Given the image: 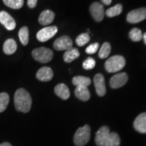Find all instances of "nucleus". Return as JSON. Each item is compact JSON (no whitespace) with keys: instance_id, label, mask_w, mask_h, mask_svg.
Instances as JSON below:
<instances>
[{"instance_id":"1","label":"nucleus","mask_w":146,"mask_h":146,"mask_svg":"<svg viewBox=\"0 0 146 146\" xmlns=\"http://www.w3.org/2000/svg\"><path fill=\"white\" fill-rule=\"evenodd\" d=\"M15 108L18 112L27 113L32 106V98L26 89L20 88L16 90L14 98Z\"/></svg>"},{"instance_id":"2","label":"nucleus","mask_w":146,"mask_h":146,"mask_svg":"<svg viewBox=\"0 0 146 146\" xmlns=\"http://www.w3.org/2000/svg\"><path fill=\"white\" fill-rule=\"evenodd\" d=\"M126 61L122 56H114L108 58L105 63V68L108 72L113 73L121 70L125 67Z\"/></svg>"},{"instance_id":"3","label":"nucleus","mask_w":146,"mask_h":146,"mask_svg":"<svg viewBox=\"0 0 146 146\" xmlns=\"http://www.w3.org/2000/svg\"><path fill=\"white\" fill-rule=\"evenodd\" d=\"M91 137V129L89 125L80 127L74 136V143L77 146H83L88 143Z\"/></svg>"},{"instance_id":"4","label":"nucleus","mask_w":146,"mask_h":146,"mask_svg":"<svg viewBox=\"0 0 146 146\" xmlns=\"http://www.w3.org/2000/svg\"><path fill=\"white\" fill-rule=\"evenodd\" d=\"M32 56L34 59L40 63H48L54 57V53L50 49L41 47L33 50Z\"/></svg>"},{"instance_id":"5","label":"nucleus","mask_w":146,"mask_h":146,"mask_svg":"<svg viewBox=\"0 0 146 146\" xmlns=\"http://www.w3.org/2000/svg\"><path fill=\"white\" fill-rule=\"evenodd\" d=\"M146 18V8H141L132 10L127 14V21L129 23H138Z\"/></svg>"},{"instance_id":"6","label":"nucleus","mask_w":146,"mask_h":146,"mask_svg":"<svg viewBox=\"0 0 146 146\" xmlns=\"http://www.w3.org/2000/svg\"><path fill=\"white\" fill-rule=\"evenodd\" d=\"M57 32L58 27L56 26L45 27L36 33V39L41 42H46L52 38Z\"/></svg>"},{"instance_id":"7","label":"nucleus","mask_w":146,"mask_h":146,"mask_svg":"<svg viewBox=\"0 0 146 146\" xmlns=\"http://www.w3.org/2000/svg\"><path fill=\"white\" fill-rule=\"evenodd\" d=\"M72 41L68 36L64 35L58 38L54 43V48L57 51L68 50L72 48Z\"/></svg>"},{"instance_id":"8","label":"nucleus","mask_w":146,"mask_h":146,"mask_svg":"<svg viewBox=\"0 0 146 146\" xmlns=\"http://www.w3.org/2000/svg\"><path fill=\"white\" fill-rule=\"evenodd\" d=\"M110 132V129L107 126H103L97 131L96 134L95 141L98 146H105L108 138Z\"/></svg>"},{"instance_id":"9","label":"nucleus","mask_w":146,"mask_h":146,"mask_svg":"<svg viewBox=\"0 0 146 146\" xmlns=\"http://www.w3.org/2000/svg\"><path fill=\"white\" fill-rule=\"evenodd\" d=\"M91 14L97 22H101L104 18V9L103 5L99 2H94L91 5Z\"/></svg>"},{"instance_id":"10","label":"nucleus","mask_w":146,"mask_h":146,"mask_svg":"<svg viewBox=\"0 0 146 146\" xmlns=\"http://www.w3.org/2000/svg\"><path fill=\"white\" fill-rule=\"evenodd\" d=\"M128 81V75L125 72L115 74L111 78L110 85L112 89H118L124 86Z\"/></svg>"},{"instance_id":"11","label":"nucleus","mask_w":146,"mask_h":146,"mask_svg":"<svg viewBox=\"0 0 146 146\" xmlns=\"http://www.w3.org/2000/svg\"><path fill=\"white\" fill-rule=\"evenodd\" d=\"M0 23L8 31L14 30L16 27L15 20L5 11L0 12Z\"/></svg>"},{"instance_id":"12","label":"nucleus","mask_w":146,"mask_h":146,"mask_svg":"<svg viewBox=\"0 0 146 146\" xmlns=\"http://www.w3.org/2000/svg\"><path fill=\"white\" fill-rule=\"evenodd\" d=\"M94 82L97 94L100 97L104 96L106 93V88L105 79L104 76L102 74L98 73L94 76Z\"/></svg>"},{"instance_id":"13","label":"nucleus","mask_w":146,"mask_h":146,"mask_svg":"<svg viewBox=\"0 0 146 146\" xmlns=\"http://www.w3.org/2000/svg\"><path fill=\"white\" fill-rule=\"evenodd\" d=\"M36 76L38 80L43 82L50 81L54 76V72L50 68L47 66L42 67L37 71Z\"/></svg>"},{"instance_id":"14","label":"nucleus","mask_w":146,"mask_h":146,"mask_svg":"<svg viewBox=\"0 0 146 146\" xmlns=\"http://www.w3.org/2000/svg\"><path fill=\"white\" fill-rule=\"evenodd\" d=\"M133 126L138 132L146 134V112L140 114L135 118Z\"/></svg>"},{"instance_id":"15","label":"nucleus","mask_w":146,"mask_h":146,"mask_svg":"<svg viewBox=\"0 0 146 146\" xmlns=\"http://www.w3.org/2000/svg\"><path fill=\"white\" fill-rule=\"evenodd\" d=\"M55 14L52 10H46L43 11L39 17V23L41 25H48L54 21Z\"/></svg>"},{"instance_id":"16","label":"nucleus","mask_w":146,"mask_h":146,"mask_svg":"<svg viewBox=\"0 0 146 146\" xmlns=\"http://www.w3.org/2000/svg\"><path fill=\"white\" fill-rule=\"evenodd\" d=\"M54 92L59 98L64 100H68L70 96L68 87L64 83H60L56 85L55 87Z\"/></svg>"},{"instance_id":"17","label":"nucleus","mask_w":146,"mask_h":146,"mask_svg":"<svg viewBox=\"0 0 146 146\" xmlns=\"http://www.w3.org/2000/svg\"><path fill=\"white\" fill-rule=\"evenodd\" d=\"M74 94L78 99L83 102L88 101L91 98V94L87 87H76Z\"/></svg>"},{"instance_id":"18","label":"nucleus","mask_w":146,"mask_h":146,"mask_svg":"<svg viewBox=\"0 0 146 146\" xmlns=\"http://www.w3.org/2000/svg\"><path fill=\"white\" fill-rule=\"evenodd\" d=\"M17 50V44L15 40L13 39H8L4 42L3 45V51L4 54L7 55H12L16 52Z\"/></svg>"},{"instance_id":"19","label":"nucleus","mask_w":146,"mask_h":146,"mask_svg":"<svg viewBox=\"0 0 146 146\" xmlns=\"http://www.w3.org/2000/svg\"><path fill=\"white\" fill-rule=\"evenodd\" d=\"M80 53L76 48H72L66 51V52L64 54L63 59L65 62L70 63L71 62L74 61V60L77 59L79 57Z\"/></svg>"},{"instance_id":"20","label":"nucleus","mask_w":146,"mask_h":146,"mask_svg":"<svg viewBox=\"0 0 146 146\" xmlns=\"http://www.w3.org/2000/svg\"><path fill=\"white\" fill-rule=\"evenodd\" d=\"M72 83L76 87H87L91 83V79L89 77L83 76H76L72 78Z\"/></svg>"},{"instance_id":"21","label":"nucleus","mask_w":146,"mask_h":146,"mask_svg":"<svg viewBox=\"0 0 146 146\" xmlns=\"http://www.w3.org/2000/svg\"><path fill=\"white\" fill-rule=\"evenodd\" d=\"M120 137L116 133L112 132L109 135L105 146H120Z\"/></svg>"},{"instance_id":"22","label":"nucleus","mask_w":146,"mask_h":146,"mask_svg":"<svg viewBox=\"0 0 146 146\" xmlns=\"http://www.w3.org/2000/svg\"><path fill=\"white\" fill-rule=\"evenodd\" d=\"M18 36H19L20 41L23 45H27L28 44L29 41V31L28 27H22L18 32Z\"/></svg>"},{"instance_id":"23","label":"nucleus","mask_w":146,"mask_h":146,"mask_svg":"<svg viewBox=\"0 0 146 146\" xmlns=\"http://www.w3.org/2000/svg\"><path fill=\"white\" fill-rule=\"evenodd\" d=\"M123 12V5L121 4H116L114 6L108 9L106 12V14L108 17H114V16H118Z\"/></svg>"},{"instance_id":"24","label":"nucleus","mask_w":146,"mask_h":146,"mask_svg":"<svg viewBox=\"0 0 146 146\" xmlns=\"http://www.w3.org/2000/svg\"><path fill=\"white\" fill-rule=\"evenodd\" d=\"M3 2L6 6L14 10L21 9L24 5V0H3Z\"/></svg>"},{"instance_id":"25","label":"nucleus","mask_w":146,"mask_h":146,"mask_svg":"<svg viewBox=\"0 0 146 146\" xmlns=\"http://www.w3.org/2000/svg\"><path fill=\"white\" fill-rule=\"evenodd\" d=\"M10 102V96L7 93L3 92L0 94V113L4 112L8 107Z\"/></svg>"},{"instance_id":"26","label":"nucleus","mask_w":146,"mask_h":146,"mask_svg":"<svg viewBox=\"0 0 146 146\" xmlns=\"http://www.w3.org/2000/svg\"><path fill=\"white\" fill-rule=\"evenodd\" d=\"M129 38L135 42L140 41L143 39V34H142L141 31L137 28H133L131 29L129 32Z\"/></svg>"},{"instance_id":"27","label":"nucleus","mask_w":146,"mask_h":146,"mask_svg":"<svg viewBox=\"0 0 146 146\" xmlns=\"http://www.w3.org/2000/svg\"><path fill=\"white\" fill-rule=\"evenodd\" d=\"M111 52L110 44L108 42H105L103 43L102 46L100 48L99 52V57L102 59H104L109 56Z\"/></svg>"},{"instance_id":"28","label":"nucleus","mask_w":146,"mask_h":146,"mask_svg":"<svg viewBox=\"0 0 146 146\" xmlns=\"http://www.w3.org/2000/svg\"><path fill=\"white\" fill-rule=\"evenodd\" d=\"M90 41V36L88 33H82L79 35L76 39V43L78 46L82 47L86 45Z\"/></svg>"},{"instance_id":"29","label":"nucleus","mask_w":146,"mask_h":146,"mask_svg":"<svg viewBox=\"0 0 146 146\" xmlns=\"http://www.w3.org/2000/svg\"><path fill=\"white\" fill-rule=\"evenodd\" d=\"M95 66H96V61L91 57H89L83 63V67L85 70H91L94 68Z\"/></svg>"},{"instance_id":"30","label":"nucleus","mask_w":146,"mask_h":146,"mask_svg":"<svg viewBox=\"0 0 146 146\" xmlns=\"http://www.w3.org/2000/svg\"><path fill=\"white\" fill-rule=\"evenodd\" d=\"M99 48V43H94L92 44L89 45L88 47H87L85 50V52L88 54H96L97 51L98 50Z\"/></svg>"},{"instance_id":"31","label":"nucleus","mask_w":146,"mask_h":146,"mask_svg":"<svg viewBox=\"0 0 146 146\" xmlns=\"http://www.w3.org/2000/svg\"><path fill=\"white\" fill-rule=\"evenodd\" d=\"M38 0H28L27 1V5L30 8H35L36 3H37Z\"/></svg>"},{"instance_id":"32","label":"nucleus","mask_w":146,"mask_h":146,"mask_svg":"<svg viewBox=\"0 0 146 146\" xmlns=\"http://www.w3.org/2000/svg\"><path fill=\"white\" fill-rule=\"evenodd\" d=\"M102 2L106 5H109L112 3V0H101Z\"/></svg>"},{"instance_id":"33","label":"nucleus","mask_w":146,"mask_h":146,"mask_svg":"<svg viewBox=\"0 0 146 146\" xmlns=\"http://www.w3.org/2000/svg\"><path fill=\"white\" fill-rule=\"evenodd\" d=\"M0 146H12L10 143L8 142H4V143H2L0 145Z\"/></svg>"},{"instance_id":"34","label":"nucleus","mask_w":146,"mask_h":146,"mask_svg":"<svg viewBox=\"0 0 146 146\" xmlns=\"http://www.w3.org/2000/svg\"><path fill=\"white\" fill-rule=\"evenodd\" d=\"M143 39L144 43H145V44L146 45V32L143 35Z\"/></svg>"}]
</instances>
